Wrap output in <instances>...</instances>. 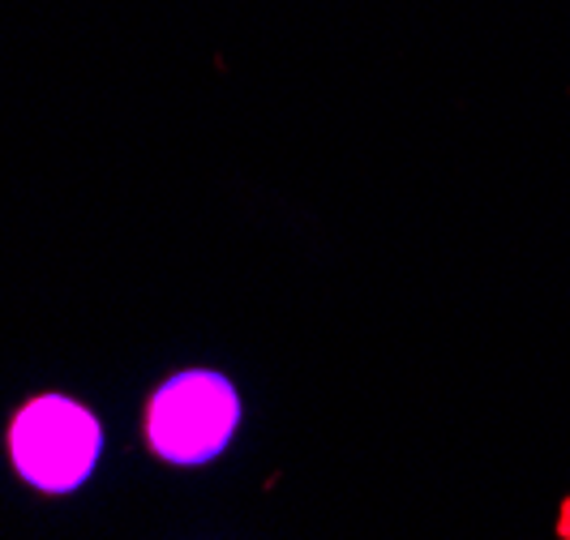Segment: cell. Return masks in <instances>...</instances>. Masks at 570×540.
Listing matches in <instances>:
<instances>
[{
	"label": "cell",
	"instance_id": "1",
	"mask_svg": "<svg viewBox=\"0 0 570 540\" xmlns=\"http://www.w3.org/2000/svg\"><path fill=\"white\" fill-rule=\"evenodd\" d=\"M13 459L39 489H73L99 459V425L69 399H35L13 421Z\"/></svg>",
	"mask_w": 570,
	"mask_h": 540
},
{
	"label": "cell",
	"instance_id": "2",
	"mask_svg": "<svg viewBox=\"0 0 570 540\" xmlns=\"http://www.w3.org/2000/svg\"><path fill=\"white\" fill-rule=\"evenodd\" d=\"M236 429V395L215 373H185L168 382L150 403V442L164 459L202 463Z\"/></svg>",
	"mask_w": 570,
	"mask_h": 540
}]
</instances>
